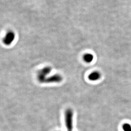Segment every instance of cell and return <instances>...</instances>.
I'll return each mask as SVG.
<instances>
[{
	"label": "cell",
	"instance_id": "obj_1",
	"mask_svg": "<svg viewBox=\"0 0 131 131\" xmlns=\"http://www.w3.org/2000/svg\"><path fill=\"white\" fill-rule=\"evenodd\" d=\"M66 126L67 128L68 131L72 130V117L73 112L70 109H67L65 112Z\"/></svg>",
	"mask_w": 131,
	"mask_h": 131
},
{
	"label": "cell",
	"instance_id": "obj_2",
	"mask_svg": "<svg viewBox=\"0 0 131 131\" xmlns=\"http://www.w3.org/2000/svg\"><path fill=\"white\" fill-rule=\"evenodd\" d=\"M52 70V68L50 67H46L39 70L38 73V80L40 83H45V81L46 79V76L48 75Z\"/></svg>",
	"mask_w": 131,
	"mask_h": 131
},
{
	"label": "cell",
	"instance_id": "obj_3",
	"mask_svg": "<svg viewBox=\"0 0 131 131\" xmlns=\"http://www.w3.org/2000/svg\"><path fill=\"white\" fill-rule=\"evenodd\" d=\"M15 37V35L13 31H8L3 39V42L6 45H10L14 41Z\"/></svg>",
	"mask_w": 131,
	"mask_h": 131
},
{
	"label": "cell",
	"instance_id": "obj_4",
	"mask_svg": "<svg viewBox=\"0 0 131 131\" xmlns=\"http://www.w3.org/2000/svg\"><path fill=\"white\" fill-rule=\"evenodd\" d=\"M62 78L61 76L59 74H55L47 77L45 81V83H58L61 82Z\"/></svg>",
	"mask_w": 131,
	"mask_h": 131
},
{
	"label": "cell",
	"instance_id": "obj_5",
	"mask_svg": "<svg viewBox=\"0 0 131 131\" xmlns=\"http://www.w3.org/2000/svg\"><path fill=\"white\" fill-rule=\"evenodd\" d=\"M101 77V75L100 73L98 71H94L91 72L89 75V79L90 81H95L97 80H98Z\"/></svg>",
	"mask_w": 131,
	"mask_h": 131
},
{
	"label": "cell",
	"instance_id": "obj_6",
	"mask_svg": "<svg viewBox=\"0 0 131 131\" xmlns=\"http://www.w3.org/2000/svg\"><path fill=\"white\" fill-rule=\"evenodd\" d=\"M94 56L93 54L91 53H86L84 54L83 56V59L85 62L86 63H90L93 61Z\"/></svg>",
	"mask_w": 131,
	"mask_h": 131
},
{
	"label": "cell",
	"instance_id": "obj_7",
	"mask_svg": "<svg viewBox=\"0 0 131 131\" xmlns=\"http://www.w3.org/2000/svg\"><path fill=\"white\" fill-rule=\"evenodd\" d=\"M122 129L123 131H131V125L128 123H125L122 125Z\"/></svg>",
	"mask_w": 131,
	"mask_h": 131
}]
</instances>
